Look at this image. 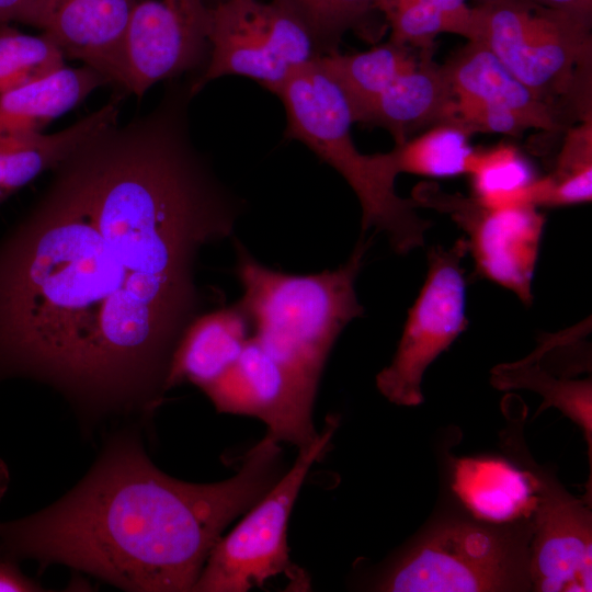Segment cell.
<instances>
[{
	"label": "cell",
	"mask_w": 592,
	"mask_h": 592,
	"mask_svg": "<svg viewBox=\"0 0 592 592\" xmlns=\"http://www.w3.org/2000/svg\"><path fill=\"white\" fill-rule=\"evenodd\" d=\"M53 170L0 238V380L46 384L89 414L152 411L201 315L198 252L232 234L243 203L168 100Z\"/></svg>",
	"instance_id": "cell-1"
},
{
	"label": "cell",
	"mask_w": 592,
	"mask_h": 592,
	"mask_svg": "<svg viewBox=\"0 0 592 592\" xmlns=\"http://www.w3.org/2000/svg\"><path fill=\"white\" fill-rule=\"evenodd\" d=\"M281 460L280 443L265 435L231 478L190 483L159 470L135 435L122 434L65 497L1 523L0 551L128 591H192L225 527L282 476Z\"/></svg>",
	"instance_id": "cell-2"
},
{
	"label": "cell",
	"mask_w": 592,
	"mask_h": 592,
	"mask_svg": "<svg viewBox=\"0 0 592 592\" xmlns=\"http://www.w3.org/2000/svg\"><path fill=\"white\" fill-rule=\"evenodd\" d=\"M367 243L360 240L334 270L298 275L265 266L236 241V274L243 291L237 304L253 337L315 396L334 342L364 314L354 284Z\"/></svg>",
	"instance_id": "cell-3"
},
{
	"label": "cell",
	"mask_w": 592,
	"mask_h": 592,
	"mask_svg": "<svg viewBox=\"0 0 592 592\" xmlns=\"http://www.w3.org/2000/svg\"><path fill=\"white\" fill-rule=\"evenodd\" d=\"M272 93L285 109V137L305 144L338 171L356 194L362 207V229L384 234L392 250L405 254L423 246L431 223L421 218L418 203L400 197L398 175L390 153L365 155L356 148L350 103L317 57Z\"/></svg>",
	"instance_id": "cell-4"
},
{
	"label": "cell",
	"mask_w": 592,
	"mask_h": 592,
	"mask_svg": "<svg viewBox=\"0 0 592 592\" xmlns=\"http://www.w3.org/2000/svg\"><path fill=\"white\" fill-rule=\"evenodd\" d=\"M531 520L451 521L432 528L378 580L386 592L530 591Z\"/></svg>",
	"instance_id": "cell-5"
},
{
	"label": "cell",
	"mask_w": 592,
	"mask_h": 592,
	"mask_svg": "<svg viewBox=\"0 0 592 592\" xmlns=\"http://www.w3.org/2000/svg\"><path fill=\"white\" fill-rule=\"evenodd\" d=\"M479 39L531 91L555 100L580 92L591 65V21L528 0L476 5Z\"/></svg>",
	"instance_id": "cell-6"
},
{
	"label": "cell",
	"mask_w": 592,
	"mask_h": 592,
	"mask_svg": "<svg viewBox=\"0 0 592 592\" xmlns=\"http://www.w3.org/2000/svg\"><path fill=\"white\" fill-rule=\"evenodd\" d=\"M338 425V417L330 414L318 437L298 449L293 466L218 539L192 591L246 592L291 573L288 520L308 471L325 455Z\"/></svg>",
	"instance_id": "cell-7"
},
{
	"label": "cell",
	"mask_w": 592,
	"mask_h": 592,
	"mask_svg": "<svg viewBox=\"0 0 592 592\" xmlns=\"http://www.w3.org/2000/svg\"><path fill=\"white\" fill-rule=\"evenodd\" d=\"M209 54L192 95L224 76L255 80L272 92L319 52L301 21L276 1L221 0L209 8Z\"/></svg>",
	"instance_id": "cell-8"
},
{
	"label": "cell",
	"mask_w": 592,
	"mask_h": 592,
	"mask_svg": "<svg viewBox=\"0 0 592 592\" xmlns=\"http://www.w3.org/2000/svg\"><path fill=\"white\" fill-rule=\"evenodd\" d=\"M503 405L504 448L530 476L535 491L531 517L530 573L538 592H587L592 588V514L588 501L570 494L525 449V406Z\"/></svg>",
	"instance_id": "cell-9"
},
{
	"label": "cell",
	"mask_w": 592,
	"mask_h": 592,
	"mask_svg": "<svg viewBox=\"0 0 592 592\" xmlns=\"http://www.w3.org/2000/svg\"><path fill=\"white\" fill-rule=\"evenodd\" d=\"M467 253L465 238L449 248L434 246L428 253L426 278L409 309L396 353L376 376L377 389L395 405L413 407L423 402L426 368L468 326L462 267Z\"/></svg>",
	"instance_id": "cell-10"
},
{
	"label": "cell",
	"mask_w": 592,
	"mask_h": 592,
	"mask_svg": "<svg viewBox=\"0 0 592 592\" xmlns=\"http://www.w3.org/2000/svg\"><path fill=\"white\" fill-rule=\"evenodd\" d=\"M419 206L448 214L465 231L476 274L533 301L534 277L545 217L534 205L488 207L474 197L446 194L432 184L412 193Z\"/></svg>",
	"instance_id": "cell-11"
},
{
	"label": "cell",
	"mask_w": 592,
	"mask_h": 592,
	"mask_svg": "<svg viewBox=\"0 0 592 592\" xmlns=\"http://www.w3.org/2000/svg\"><path fill=\"white\" fill-rule=\"evenodd\" d=\"M208 27L203 0H132L118 86L141 98L159 81L205 66Z\"/></svg>",
	"instance_id": "cell-12"
},
{
	"label": "cell",
	"mask_w": 592,
	"mask_h": 592,
	"mask_svg": "<svg viewBox=\"0 0 592 592\" xmlns=\"http://www.w3.org/2000/svg\"><path fill=\"white\" fill-rule=\"evenodd\" d=\"M218 412L255 417L266 436L298 449L319 435L312 421L316 396L252 335L238 360L203 391Z\"/></svg>",
	"instance_id": "cell-13"
},
{
	"label": "cell",
	"mask_w": 592,
	"mask_h": 592,
	"mask_svg": "<svg viewBox=\"0 0 592 592\" xmlns=\"http://www.w3.org/2000/svg\"><path fill=\"white\" fill-rule=\"evenodd\" d=\"M132 0H46L39 29L65 58L119 83Z\"/></svg>",
	"instance_id": "cell-14"
},
{
	"label": "cell",
	"mask_w": 592,
	"mask_h": 592,
	"mask_svg": "<svg viewBox=\"0 0 592 592\" xmlns=\"http://www.w3.org/2000/svg\"><path fill=\"white\" fill-rule=\"evenodd\" d=\"M444 68L456 101L512 111L531 128H560L557 107L523 84L483 42H468Z\"/></svg>",
	"instance_id": "cell-15"
},
{
	"label": "cell",
	"mask_w": 592,
	"mask_h": 592,
	"mask_svg": "<svg viewBox=\"0 0 592 592\" xmlns=\"http://www.w3.org/2000/svg\"><path fill=\"white\" fill-rule=\"evenodd\" d=\"M454 93L444 66L431 60L430 50L401 73L372 103L361 123L386 128L396 145L420 127L448 122Z\"/></svg>",
	"instance_id": "cell-16"
},
{
	"label": "cell",
	"mask_w": 592,
	"mask_h": 592,
	"mask_svg": "<svg viewBox=\"0 0 592 592\" xmlns=\"http://www.w3.org/2000/svg\"><path fill=\"white\" fill-rule=\"evenodd\" d=\"M249 328L238 304L197 316L174 350L167 390L189 382L204 391L238 360Z\"/></svg>",
	"instance_id": "cell-17"
},
{
	"label": "cell",
	"mask_w": 592,
	"mask_h": 592,
	"mask_svg": "<svg viewBox=\"0 0 592 592\" xmlns=\"http://www.w3.org/2000/svg\"><path fill=\"white\" fill-rule=\"evenodd\" d=\"M452 489L479 521L510 524L528 521L535 506L527 473L497 457L458 458L452 465Z\"/></svg>",
	"instance_id": "cell-18"
},
{
	"label": "cell",
	"mask_w": 592,
	"mask_h": 592,
	"mask_svg": "<svg viewBox=\"0 0 592 592\" xmlns=\"http://www.w3.org/2000/svg\"><path fill=\"white\" fill-rule=\"evenodd\" d=\"M121 98L52 134H0V204L47 170L55 169L82 143L117 123Z\"/></svg>",
	"instance_id": "cell-19"
},
{
	"label": "cell",
	"mask_w": 592,
	"mask_h": 592,
	"mask_svg": "<svg viewBox=\"0 0 592 592\" xmlns=\"http://www.w3.org/2000/svg\"><path fill=\"white\" fill-rule=\"evenodd\" d=\"M110 83L89 66H64L0 94V134L42 133L56 118Z\"/></svg>",
	"instance_id": "cell-20"
},
{
	"label": "cell",
	"mask_w": 592,
	"mask_h": 592,
	"mask_svg": "<svg viewBox=\"0 0 592 592\" xmlns=\"http://www.w3.org/2000/svg\"><path fill=\"white\" fill-rule=\"evenodd\" d=\"M407 47L389 41L366 52L341 54L333 50L317 56L318 62L345 94L354 122L361 121L394 80L417 65L418 60Z\"/></svg>",
	"instance_id": "cell-21"
},
{
	"label": "cell",
	"mask_w": 592,
	"mask_h": 592,
	"mask_svg": "<svg viewBox=\"0 0 592 592\" xmlns=\"http://www.w3.org/2000/svg\"><path fill=\"white\" fill-rule=\"evenodd\" d=\"M490 382L500 390L528 389L544 399L538 409L554 407L573 421L583 432L589 446L591 463L592 449V384L591 379L560 377L546 369L537 358L527 357L500 364L491 369Z\"/></svg>",
	"instance_id": "cell-22"
},
{
	"label": "cell",
	"mask_w": 592,
	"mask_h": 592,
	"mask_svg": "<svg viewBox=\"0 0 592 592\" xmlns=\"http://www.w3.org/2000/svg\"><path fill=\"white\" fill-rule=\"evenodd\" d=\"M467 174L473 197L485 206L533 205V187L538 178L526 158L510 144L475 150Z\"/></svg>",
	"instance_id": "cell-23"
},
{
	"label": "cell",
	"mask_w": 592,
	"mask_h": 592,
	"mask_svg": "<svg viewBox=\"0 0 592 592\" xmlns=\"http://www.w3.org/2000/svg\"><path fill=\"white\" fill-rule=\"evenodd\" d=\"M471 133L455 122H443L389 151L397 173L445 178L467 174L475 149Z\"/></svg>",
	"instance_id": "cell-24"
},
{
	"label": "cell",
	"mask_w": 592,
	"mask_h": 592,
	"mask_svg": "<svg viewBox=\"0 0 592 592\" xmlns=\"http://www.w3.org/2000/svg\"><path fill=\"white\" fill-rule=\"evenodd\" d=\"M287 8L309 31L319 55L337 50L341 37L358 30L387 0H273Z\"/></svg>",
	"instance_id": "cell-25"
},
{
	"label": "cell",
	"mask_w": 592,
	"mask_h": 592,
	"mask_svg": "<svg viewBox=\"0 0 592 592\" xmlns=\"http://www.w3.org/2000/svg\"><path fill=\"white\" fill-rule=\"evenodd\" d=\"M65 66V57L44 33L29 35L0 25V94Z\"/></svg>",
	"instance_id": "cell-26"
},
{
	"label": "cell",
	"mask_w": 592,
	"mask_h": 592,
	"mask_svg": "<svg viewBox=\"0 0 592 592\" xmlns=\"http://www.w3.org/2000/svg\"><path fill=\"white\" fill-rule=\"evenodd\" d=\"M390 25L391 42L430 50L441 33H453L448 19L421 0H387L383 11Z\"/></svg>",
	"instance_id": "cell-27"
},
{
	"label": "cell",
	"mask_w": 592,
	"mask_h": 592,
	"mask_svg": "<svg viewBox=\"0 0 592 592\" xmlns=\"http://www.w3.org/2000/svg\"><path fill=\"white\" fill-rule=\"evenodd\" d=\"M592 168V119L584 117L579 126L572 128L558 156L553 175H563Z\"/></svg>",
	"instance_id": "cell-28"
},
{
	"label": "cell",
	"mask_w": 592,
	"mask_h": 592,
	"mask_svg": "<svg viewBox=\"0 0 592 592\" xmlns=\"http://www.w3.org/2000/svg\"><path fill=\"white\" fill-rule=\"evenodd\" d=\"M437 8L451 22L453 34L466 37L468 42L479 39V13L477 7H469L466 0H421Z\"/></svg>",
	"instance_id": "cell-29"
},
{
	"label": "cell",
	"mask_w": 592,
	"mask_h": 592,
	"mask_svg": "<svg viewBox=\"0 0 592 592\" xmlns=\"http://www.w3.org/2000/svg\"><path fill=\"white\" fill-rule=\"evenodd\" d=\"M46 0H0V25L21 22L39 27Z\"/></svg>",
	"instance_id": "cell-30"
},
{
	"label": "cell",
	"mask_w": 592,
	"mask_h": 592,
	"mask_svg": "<svg viewBox=\"0 0 592 592\" xmlns=\"http://www.w3.org/2000/svg\"><path fill=\"white\" fill-rule=\"evenodd\" d=\"M43 590L39 584L24 576L11 559L0 557V591L33 592Z\"/></svg>",
	"instance_id": "cell-31"
},
{
	"label": "cell",
	"mask_w": 592,
	"mask_h": 592,
	"mask_svg": "<svg viewBox=\"0 0 592 592\" xmlns=\"http://www.w3.org/2000/svg\"><path fill=\"white\" fill-rule=\"evenodd\" d=\"M545 9L592 19V0H528Z\"/></svg>",
	"instance_id": "cell-32"
},
{
	"label": "cell",
	"mask_w": 592,
	"mask_h": 592,
	"mask_svg": "<svg viewBox=\"0 0 592 592\" xmlns=\"http://www.w3.org/2000/svg\"><path fill=\"white\" fill-rule=\"evenodd\" d=\"M9 482V475L5 465L0 460V499L2 498Z\"/></svg>",
	"instance_id": "cell-33"
},
{
	"label": "cell",
	"mask_w": 592,
	"mask_h": 592,
	"mask_svg": "<svg viewBox=\"0 0 592 592\" xmlns=\"http://www.w3.org/2000/svg\"><path fill=\"white\" fill-rule=\"evenodd\" d=\"M476 1L478 2L477 5H479V4L486 3V2L491 1V0H476Z\"/></svg>",
	"instance_id": "cell-34"
},
{
	"label": "cell",
	"mask_w": 592,
	"mask_h": 592,
	"mask_svg": "<svg viewBox=\"0 0 592 592\" xmlns=\"http://www.w3.org/2000/svg\"><path fill=\"white\" fill-rule=\"evenodd\" d=\"M218 1H221V0H218Z\"/></svg>",
	"instance_id": "cell-35"
}]
</instances>
